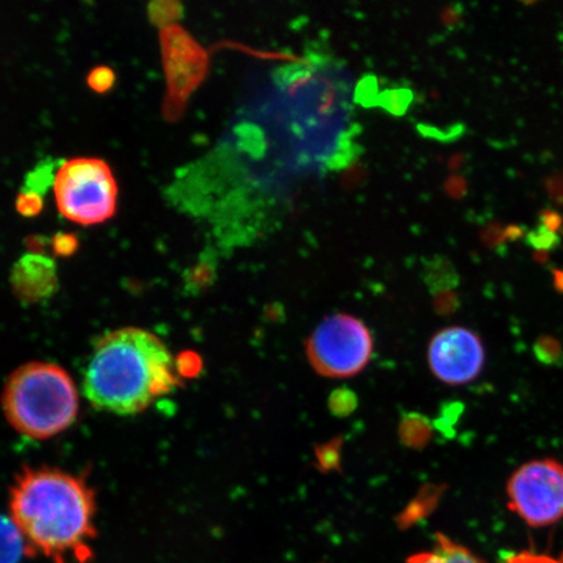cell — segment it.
<instances>
[{
    "label": "cell",
    "mask_w": 563,
    "mask_h": 563,
    "mask_svg": "<svg viewBox=\"0 0 563 563\" xmlns=\"http://www.w3.org/2000/svg\"><path fill=\"white\" fill-rule=\"evenodd\" d=\"M352 79L322 55L274 69L243 106L231 143L262 192L284 195L298 180L351 157Z\"/></svg>",
    "instance_id": "obj_1"
},
{
    "label": "cell",
    "mask_w": 563,
    "mask_h": 563,
    "mask_svg": "<svg viewBox=\"0 0 563 563\" xmlns=\"http://www.w3.org/2000/svg\"><path fill=\"white\" fill-rule=\"evenodd\" d=\"M96 511V493L86 478L58 468H24L11 487V519L31 558L90 563Z\"/></svg>",
    "instance_id": "obj_2"
},
{
    "label": "cell",
    "mask_w": 563,
    "mask_h": 563,
    "mask_svg": "<svg viewBox=\"0 0 563 563\" xmlns=\"http://www.w3.org/2000/svg\"><path fill=\"white\" fill-rule=\"evenodd\" d=\"M181 384L170 351L157 335L122 328L97 341L84 372V394L98 410L143 412Z\"/></svg>",
    "instance_id": "obj_3"
},
{
    "label": "cell",
    "mask_w": 563,
    "mask_h": 563,
    "mask_svg": "<svg viewBox=\"0 0 563 563\" xmlns=\"http://www.w3.org/2000/svg\"><path fill=\"white\" fill-rule=\"evenodd\" d=\"M3 412L21 434L46 440L66 431L79 412V396L68 373L34 362L12 373L2 394Z\"/></svg>",
    "instance_id": "obj_4"
},
{
    "label": "cell",
    "mask_w": 563,
    "mask_h": 563,
    "mask_svg": "<svg viewBox=\"0 0 563 563\" xmlns=\"http://www.w3.org/2000/svg\"><path fill=\"white\" fill-rule=\"evenodd\" d=\"M56 207L66 220L93 227L111 220L118 208V183L108 162L79 157L63 161L54 181Z\"/></svg>",
    "instance_id": "obj_5"
},
{
    "label": "cell",
    "mask_w": 563,
    "mask_h": 563,
    "mask_svg": "<svg viewBox=\"0 0 563 563\" xmlns=\"http://www.w3.org/2000/svg\"><path fill=\"white\" fill-rule=\"evenodd\" d=\"M309 363L319 375L347 378L367 367L373 354L369 329L354 316H328L306 343Z\"/></svg>",
    "instance_id": "obj_6"
},
{
    "label": "cell",
    "mask_w": 563,
    "mask_h": 563,
    "mask_svg": "<svg viewBox=\"0 0 563 563\" xmlns=\"http://www.w3.org/2000/svg\"><path fill=\"white\" fill-rule=\"evenodd\" d=\"M509 509L530 527L543 528L563 519V464L554 460L527 462L506 485Z\"/></svg>",
    "instance_id": "obj_7"
},
{
    "label": "cell",
    "mask_w": 563,
    "mask_h": 563,
    "mask_svg": "<svg viewBox=\"0 0 563 563\" xmlns=\"http://www.w3.org/2000/svg\"><path fill=\"white\" fill-rule=\"evenodd\" d=\"M167 95L164 115L168 122H178L185 115L189 97L206 79L209 55L191 33L176 24L159 33Z\"/></svg>",
    "instance_id": "obj_8"
},
{
    "label": "cell",
    "mask_w": 563,
    "mask_h": 563,
    "mask_svg": "<svg viewBox=\"0 0 563 563\" xmlns=\"http://www.w3.org/2000/svg\"><path fill=\"white\" fill-rule=\"evenodd\" d=\"M428 363L433 375L443 384L456 386L473 383L485 364L483 341L466 328L442 329L429 343Z\"/></svg>",
    "instance_id": "obj_9"
},
{
    "label": "cell",
    "mask_w": 563,
    "mask_h": 563,
    "mask_svg": "<svg viewBox=\"0 0 563 563\" xmlns=\"http://www.w3.org/2000/svg\"><path fill=\"white\" fill-rule=\"evenodd\" d=\"M11 287L25 305L51 299L59 288L58 267L52 257L26 253L12 267Z\"/></svg>",
    "instance_id": "obj_10"
},
{
    "label": "cell",
    "mask_w": 563,
    "mask_h": 563,
    "mask_svg": "<svg viewBox=\"0 0 563 563\" xmlns=\"http://www.w3.org/2000/svg\"><path fill=\"white\" fill-rule=\"evenodd\" d=\"M407 563H487L468 548L455 543L443 533H435L434 545L429 551L412 554Z\"/></svg>",
    "instance_id": "obj_11"
},
{
    "label": "cell",
    "mask_w": 563,
    "mask_h": 563,
    "mask_svg": "<svg viewBox=\"0 0 563 563\" xmlns=\"http://www.w3.org/2000/svg\"><path fill=\"white\" fill-rule=\"evenodd\" d=\"M218 253L211 246L200 253L197 263L185 273L186 291L197 295L214 285L218 277Z\"/></svg>",
    "instance_id": "obj_12"
},
{
    "label": "cell",
    "mask_w": 563,
    "mask_h": 563,
    "mask_svg": "<svg viewBox=\"0 0 563 563\" xmlns=\"http://www.w3.org/2000/svg\"><path fill=\"white\" fill-rule=\"evenodd\" d=\"M435 429L433 421L419 412H408L399 422L400 442L408 449H424L433 439Z\"/></svg>",
    "instance_id": "obj_13"
},
{
    "label": "cell",
    "mask_w": 563,
    "mask_h": 563,
    "mask_svg": "<svg viewBox=\"0 0 563 563\" xmlns=\"http://www.w3.org/2000/svg\"><path fill=\"white\" fill-rule=\"evenodd\" d=\"M25 553V543L12 519L0 514V563H19Z\"/></svg>",
    "instance_id": "obj_14"
},
{
    "label": "cell",
    "mask_w": 563,
    "mask_h": 563,
    "mask_svg": "<svg viewBox=\"0 0 563 563\" xmlns=\"http://www.w3.org/2000/svg\"><path fill=\"white\" fill-rule=\"evenodd\" d=\"M62 162L53 158L41 161L33 170L26 174L24 185L21 187L23 191L45 196L48 189L54 188L56 172H58Z\"/></svg>",
    "instance_id": "obj_15"
},
{
    "label": "cell",
    "mask_w": 563,
    "mask_h": 563,
    "mask_svg": "<svg viewBox=\"0 0 563 563\" xmlns=\"http://www.w3.org/2000/svg\"><path fill=\"white\" fill-rule=\"evenodd\" d=\"M442 490L439 487H427L421 489L417 499L408 506L407 510L399 517V523L410 527L419 519L428 516L438 505Z\"/></svg>",
    "instance_id": "obj_16"
},
{
    "label": "cell",
    "mask_w": 563,
    "mask_h": 563,
    "mask_svg": "<svg viewBox=\"0 0 563 563\" xmlns=\"http://www.w3.org/2000/svg\"><path fill=\"white\" fill-rule=\"evenodd\" d=\"M185 16V7L176 0H156L147 5V19L159 31L176 25Z\"/></svg>",
    "instance_id": "obj_17"
},
{
    "label": "cell",
    "mask_w": 563,
    "mask_h": 563,
    "mask_svg": "<svg viewBox=\"0 0 563 563\" xmlns=\"http://www.w3.org/2000/svg\"><path fill=\"white\" fill-rule=\"evenodd\" d=\"M343 439L336 438L314 448L316 466L322 473L329 474L341 470Z\"/></svg>",
    "instance_id": "obj_18"
},
{
    "label": "cell",
    "mask_w": 563,
    "mask_h": 563,
    "mask_svg": "<svg viewBox=\"0 0 563 563\" xmlns=\"http://www.w3.org/2000/svg\"><path fill=\"white\" fill-rule=\"evenodd\" d=\"M358 398L350 387L342 386L333 390L328 399L329 411L335 418H347L356 411Z\"/></svg>",
    "instance_id": "obj_19"
},
{
    "label": "cell",
    "mask_w": 563,
    "mask_h": 563,
    "mask_svg": "<svg viewBox=\"0 0 563 563\" xmlns=\"http://www.w3.org/2000/svg\"><path fill=\"white\" fill-rule=\"evenodd\" d=\"M117 84L115 70L109 66H97L89 70L87 86L97 95H108Z\"/></svg>",
    "instance_id": "obj_20"
},
{
    "label": "cell",
    "mask_w": 563,
    "mask_h": 563,
    "mask_svg": "<svg viewBox=\"0 0 563 563\" xmlns=\"http://www.w3.org/2000/svg\"><path fill=\"white\" fill-rule=\"evenodd\" d=\"M463 412V405L460 402H449L441 407L440 417L433 421L435 431H439L446 439L454 434V426L457 418Z\"/></svg>",
    "instance_id": "obj_21"
},
{
    "label": "cell",
    "mask_w": 563,
    "mask_h": 563,
    "mask_svg": "<svg viewBox=\"0 0 563 563\" xmlns=\"http://www.w3.org/2000/svg\"><path fill=\"white\" fill-rule=\"evenodd\" d=\"M80 249V238L75 232L58 231L52 238V251L55 256L68 258Z\"/></svg>",
    "instance_id": "obj_22"
},
{
    "label": "cell",
    "mask_w": 563,
    "mask_h": 563,
    "mask_svg": "<svg viewBox=\"0 0 563 563\" xmlns=\"http://www.w3.org/2000/svg\"><path fill=\"white\" fill-rule=\"evenodd\" d=\"M15 208L21 217H37L42 213V210H44V196L20 189L16 196Z\"/></svg>",
    "instance_id": "obj_23"
},
{
    "label": "cell",
    "mask_w": 563,
    "mask_h": 563,
    "mask_svg": "<svg viewBox=\"0 0 563 563\" xmlns=\"http://www.w3.org/2000/svg\"><path fill=\"white\" fill-rule=\"evenodd\" d=\"M175 363L180 377H195L202 369L201 357L196 352H183Z\"/></svg>",
    "instance_id": "obj_24"
},
{
    "label": "cell",
    "mask_w": 563,
    "mask_h": 563,
    "mask_svg": "<svg viewBox=\"0 0 563 563\" xmlns=\"http://www.w3.org/2000/svg\"><path fill=\"white\" fill-rule=\"evenodd\" d=\"M506 563H563V561L555 560L547 554L519 552L510 554L509 558L506 559Z\"/></svg>",
    "instance_id": "obj_25"
},
{
    "label": "cell",
    "mask_w": 563,
    "mask_h": 563,
    "mask_svg": "<svg viewBox=\"0 0 563 563\" xmlns=\"http://www.w3.org/2000/svg\"><path fill=\"white\" fill-rule=\"evenodd\" d=\"M25 249L33 255L47 256V250L52 249V239L45 235H30L25 238Z\"/></svg>",
    "instance_id": "obj_26"
}]
</instances>
